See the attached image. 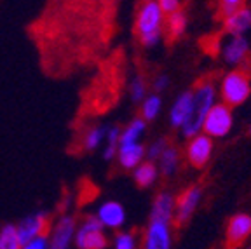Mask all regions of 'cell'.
Wrapping results in <instances>:
<instances>
[{"instance_id":"cell-1","label":"cell","mask_w":251,"mask_h":249,"mask_svg":"<svg viewBox=\"0 0 251 249\" xmlns=\"http://www.w3.org/2000/svg\"><path fill=\"white\" fill-rule=\"evenodd\" d=\"M166 16L162 14L157 0H143L136 12L134 30L143 47H155L161 42Z\"/></svg>"},{"instance_id":"cell-2","label":"cell","mask_w":251,"mask_h":249,"mask_svg":"<svg viewBox=\"0 0 251 249\" xmlns=\"http://www.w3.org/2000/svg\"><path fill=\"white\" fill-rule=\"evenodd\" d=\"M215 86L211 82H202L192 93V110L185 124L181 125V132L185 138H194L202 131V122L209 108L215 105Z\"/></svg>"},{"instance_id":"cell-3","label":"cell","mask_w":251,"mask_h":249,"mask_svg":"<svg viewBox=\"0 0 251 249\" xmlns=\"http://www.w3.org/2000/svg\"><path fill=\"white\" fill-rule=\"evenodd\" d=\"M251 93L250 75L246 72H230L222 80V100L227 106H237L248 100Z\"/></svg>"},{"instance_id":"cell-4","label":"cell","mask_w":251,"mask_h":249,"mask_svg":"<svg viewBox=\"0 0 251 249\" xmlns=\"http://www.w3.org/2000/svg\"><path fill=\"white\" fill-rule=\"evenodd\" d=\"M74 239L77 249H105L108 246L105 228L101 226L96 216H89V218L84 220L75 230Z\"/></svg>"},{"instance_id":"cell-5","label":"cell","mask_w":251,"mask_h":249,"mask_svg":"<svg viewBox=\"0 0 251 249\" xmlns=\"http://www.w3.org/2000/svg\"><path fill=\"white\" fill-rule=\"evenodd\" d=\"M232 129V112L230 106L218 103L209 108L208 115L202 122V131L209 138H224Z\"/></svg>"},{"instance_id":"cell-6","label":"cell","mask_w":251,"mask_h":249,"mask_svg":"<svg viewBox=\"0 0 251 249\" xmlns=\"http://www.w3.org/2000/svg\"><path fill=\"white\" fill-rule=\"evenodd\" d=\"M47 225H49V214L44 213V211H35V213L25 216V218L16 225L20 242L25 244V242L31 241V239L39 237V235H46Z\"/></svg>"},{"instance_id":"cell-7","label":"cell","mask_w":251,"mask_h":249,"mask_svg":"<svg viewBox=\"0 0 251 249\" xmlns=\"http://www.w3.org/2000/svg\"><path fill=\"white\" fill-rule=\"evenodd\" d=\"M77 223L72 214H63L61 218L52 226L51 235H49V249H68L75 237Z\"/></svg>"},{"instance_id":"cell-8","label":"cell","mask_w":251,"mask_h":249,"mask_svg":"<svg viewBox=\"0 0 251 249\" xmlns=\"http://www.w3.org/2000/svg\"><path fill=\"white\" fill-rule=\"evenodd\" d=\"M213 152V141L209 136L206 134H197L190 140L187 147V159L190 160L192 166L196 168H204L208 164L209 157H211Z\"/></svg>"},{"instance_id":"cell-9","label":"cell","mask_w":251,"mask_h":249,"mask_svg":"<svg viewBox=\"0 0 251 249\" xmlns=\"http://www.w3.org/2000/svg\"><path fill=\"white\" fill-rule=\"evenodd\" d=\"M201 197H202V190L201 187H192L188 188L183 195L180 197L176 204H175V220L178 225H183L190 220V216L194 214L196 207L199 206Z\"/></svg>"},{"instance_id":"cell-10","label":"cell","mask_w":251,"mask_h":249,"mask_svg":"<svg viewBox=\"0 0 251 249\" xmlns=\"http://www.w3.org/2000/svg\"><path fill=\"white\" fill-rule=\"evenodd\" d=\"M96 218L101 223L103 228H112L117 230L124 225L126 222V211L122 207L121 202H115V200H106L101 206L98 207V213H96Z\"/></svg>"},{"instance_id":"cell-11","label":"cell","mask_w":251,"mask_h":249,"mask_svg":"<svg viewBox=\"0 0 251 249\" xmlns=\"http://www.w3.org/2000/svg\"><path fill=\"white\" fill-rule=\"evenodd\" d=\"M143 249H171V235H169V223L150 222L145 235V248Z\"/></svg>"},{"instance_id":"cell-12","label":"cell","mask_w":251,"mask_h":249,"mask_svg":"<svg viewBox=\"0 0 251 249\" xmlns=\"http://www.w3.org/2000/svg\"><path fill=\"white\" fill-rule=\"evenodd\" d=\"M251 234V216L248 214H235L234 218L228 222L227 228V241L228 246L235 248L241 242L246 241V237Z\"/></svg>"},{"instance_id":"cell-13","label":"cell","mask_w":251,"mask_h":249,"mask_svg":"<svg viewBox=\"0 0 251 249\" xmlns=\"http://www.w3.org/2000/svg\"><path fill=\"white\" fill-rule=\"evenodd\" d=\"M175 199L168 192H162L153 200L152 211H150V222H164L169 223L175 214Z\"/></svg>"},{"instance_id":"cell-14","label":"cell","mask_w":251,"mask_h":249,"mask_svg":"<svg viewBox=\"0 0 251 249\" xmlns=\"http://www.w3.org/2000/svg\"><path fill=\"white\" fill-rule=\"evenodd\" d=\"M143 159H145V147L141 143L119 145L117 160H119V164H121V168L134 169L138 164L143 162Z\"/></svg>"},{"instance_id":"cell-15","label":"cell","mask_w":251,"mask_h":249,"mask_svg":"<svg viewBox=\"0 0 251 249\" xmlns=\"http://www.w3.org/2000/svg\"><path fill=\"white\" fill-rule=\"evenodd\" d=\"M250 52V42L244 35L232 37L224 47V59L228 65H241Z\"/></svg>"},{"instance_id":"cell-16","label":"cell","mask_w":251,"mask_h":249,"mask_svg":"<svg viewBox=\"0 0 251 249\" xmlns=\"http://www.w3.org/2000/svg\"><path fill=\"white\" fill-rule=\"evenodd\" d=\"M190 110H192V91H187V93L180 94L171 106L169 122H171L173 127H181L190 115Z\"/></svg>"},{"instance_id":"cell-17","label":"cell","mask_w":251,"mask_h":249,"mask_svg":"<svg viewBox=\"0 0 251 249\" xmlns=\"http://www.w3.org/2000/svg\"><path fill=\"white\" fill-rule=\"evenodd\" d=\"M224 23H225V30H227L232 37L244 35L251 28V9L243 7V9H239V11L232 12L230 16L225 18Z\"/></svg>"},{"instance_id":"cell-18","label":"cell","mask_w":251,"mask_h":249,"mask_svg":"<svg viewBox=\"0 0 251 249\" xmlns=\"http://www.w3.org/2000/svg\"><path fill=\"white\" fill-rule=\"evenodd\" d=\"M147 131V122L141 117H136L121 129V136H119V145H133L140 143V138L145 134Z\"/></svg>"},{"instance_id":"cell-19","label":"cell","mask_w":251,"mask_h":249,"mask_svg":"<svg viewBox=\"0 0 251 249\" xmlns=\"http://www.w3.org/2000/svg\"><path fill=\"white\" fill-rule=\"evenodd\" d=\"M157 174H159V169L153 162L147 160V162H141L138 164L136 168L133 169V178L136 181L138 187L141 188H147V187H152L155 183Z\"/></svg>"},{"instance_id":"cell-20","label":"cell","mask_w":251,"mask_h":249,"mask_svg":"<svg viewBox=\"0 0 251 249\" xmlns=\"http://www.w3.org/2000/svg\"><path fill=\"white\" fill-rule=\"evenodd\" d=\"M110 124H98L89 127L82 136V148L86 152H94L101 147V143H105L106 131H108Z\"/></svg>"},{"instance_id":"cell-21","label":"cell","mask_w":251,"mask_h":249,"mask_svg":"<svg viewBox=\"0 0 251 249\" xmlns=\"http://www.w3.org/2000/svg\"><path fill=\"white\" fill-rule=\"evenodd\" d=\"M180 164V153L175 147H168L159 157V171L164 176H173Z\"/></svg>"},{"instance_id":"cell-22","label":"cell","mask_w":251,"mask_h":249,"mask_svg":"<svg viewBox=\"0 0 251 249\" xmlns=\"http://www.w3.org/2000/svg\"><path fill=\"white\" fill-rule=\"evenodd\" d=\"M162 108V100L159 94H147L145 100L141 101V119L145 122L155 121L157 115L161 113Z\"/></svg>"},{"instance_id":"cell-23","label":"cell","mask_w":251,"mask_h":249,"mask_svg":"<svg viewBox=\"0 0 251 249\" xmlns=\"http://www.w3.org/2000/svg\"><path fill=\"white\" fill-rule=\"evenodd\" d=\"M164 25L168 28V33L171 39H180L185 33V28H187V16H185L183 11L173 12V14L168 16Z\"/></svg>"},{"instance_id":"cell-24","label":"cell","mask_w":251,"mask_h":249,"mask_svg":"<svg viewBox=\"0 0 251 249\" xmlns=\"http://www.w3.org/2000/svg\"><path fill=\"white\" fill-rule=\"evenodd\" d=\"M119 136H121V127L108 125V131H106V138H105V150H103V159L108 160V162L117 157Z\"/></svg>"},{"instance_id":"cell-25","label":"cell","mask_w":251,"mask_h":249,"mask_svg":"<svg viewBox=\"0 0 251 249\" xmlns=\"http://www.w3.org/2000/svg\"><path fill=\"white\" fill-rule=\"evenodd\" d=\"M0 249H21L18 230L12 223H7L0 228Z\"/></svg>"},{"instance_id":"cell-26","label":"cell","mask_w":251,"mask_h":249,"mask_svg":"<svg viewBox=\"0 0 251 249\" xmlns=\"http://www.w3.org/2000/svg\"><path fill=\"white\" fill-rule=\"evenodd\" d=\"M129 96L134 103H141L147 96V82L141 75L131 78L129 82Z\"/></svg>"},{"instance_id":"cell-27","label":"cell","mask_w":251,"mask_h":249,"mask_svg":"<svg viewBox=\"0 0 251 249\" xmlns=\"http://www.w3.org/2000/svg\"><path fill=\"white\" fill-rule=\"evenodd\" d=\"M114 248L115 249H138L136 235H134L133 232H121V234L115 235Z\"/></svg>"},{"instance_id":"cell-28","label":"cell","mask_w":251,"mask_h":249,"mask_svg":"<svg viewBox=\"0 0 251 249\" xmlns=\"http://www.w3.org/2000/svg\"><path fill=\"white\" fill-rule=\"evenodd\" d=\"M166 148H168V141H166L164 138H159V140L153 141L149 148H145V157H149L150 162H153V160H157L161 157V153L164 152Z\"/></svg>"},{"instance_id":"cell-29","label":"cell","mask_w":251,"mask_h":249,"mask_svg":"<svg viewBox=\"0 0 251 249\" xmlns=\"http://www.w3.org/2000/svg\"><path fill=\"white\" fill-rule=\"evenodd\" d=\"M244 2H246V0H218L220 12H222V16H224V18H227V16H230L232 12L246 7V5H244Z\"/></svg>"},{"instance_id":"cell-30","label":"cell","mask_w":251,"mask_h":249,"mask_svg":"<svg viewBox=\"0 0 251 249\" xmlns=\"http://www.w3.org/2000/svg\"><path fill=\"white\" fill-rule=\"evenodd\" d=\"M21 249H49V239L47 235H39V237L21 244Z\"/></svg>"},{"instance_id":"cell-31","label":"cell","mask_w":251,"mask_h":249,"mask_svg":"<svg viewBox=\"0 0 251 249\" xmlns=\"http://www.w3.org/2000/svg\"><path fill=\"white\" fill-rule=\"evenodd\" d=\"M157 4H159V7H161L164 16H169L173 12L180 11V0H157Z\"/></svg>"},{"instance_id":"cell-32","label":"cell","mask_w":251,"mask_h":249,"mask_svg":"<svg viewBox=\"0 0 251 249\" xmlns=\"http://www.w3.org/2000/svg\"><path fill=\"white\" fill-rule=\"evenodd\" d=\"M168 86H169V77L166 74L157 75V77L153 78V82H152V89H153V93H155V94L166 91V89H168Z\"/></svg>"},{"instance_id":"cell-33","label":"cell","mask_w":251,"mask_h":249,"mask_svg":"<svg viewBox=\"0 0 251 249\" xmlns=\"http://www.w3.org/2000/svg\"><path fill=\"white\" fill-rule=\"evenodd\" d=\"M250 134H251V127H250Z\"/></svg>"}]
</instances>
